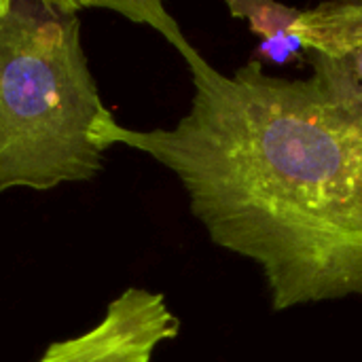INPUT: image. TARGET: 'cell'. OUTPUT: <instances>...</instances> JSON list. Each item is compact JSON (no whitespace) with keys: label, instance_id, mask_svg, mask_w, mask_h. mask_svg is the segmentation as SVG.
Listing matches in <instances>:
<instances>
[{"label":"cell","instance_id":"cell-1","mask_svg":"<svg viewBox=\"0 0 362 362\" xmlns=\"http://www.w3.org/2000/svg\"><path fill=\"white\" fill-rule=\"evenodd\" d=\"M110 8L159 30L193 81L174 127H95L102 151L136 148L182 185L208 238L252 261L276 312L362 297V123L310 78L214 68L159 2Z\"/></svg>","mask_w":362,"mask_h":362},{"label":"cell","instance_id":"cell-2","mask_svg":"<svg viewBox=\"0 0 362 362\" xmlns=\"http://www.w3.org/2000/svg\"><path fill=\"white\" fill-rule=\"evenodd\" d=\"M78 2L0 0V193L87 182L110 115L83 49Z\"/></svg>","mask_w":362,"mask_h":362},{"label":"cell","instance_id":"cell-3","mask_svg":"<svg viewBox=\"0 0 362 362\" xmlns=\"http://www.w3.org/2000/svg\"><path fill=\"white\" fill-rule=\"evenodd\" d=\"M178 333L180 320L161 293L127 288L93 329L53 341L38 362H151L155 350Z\"/></svg>","mask_w":362,"mask_h":362},{"label":"cell","instance_id":"cell-4","mask_svg":"<svg viewBox=\"0 0 362 362\" xmlns=\"http://www.w3.org/2000/svg\"><path fill=\"white\" fill-rule=\"evenodd\" d=\"M293 36L312 53H333L362 40V0L325 2L301 13Z\"/></svg>","mask_w":362,"mask_h":362},{"label":"cell","instance_id":"cell-5","mask_svg":"<svg viewBox=\"0 0 362 362\" xmlns=\"http://www.w3.org/2000/svg\"><path fill=\"white\" fill-rule=\"evenodd\" d=\"M227 8L233 17L248 19L250 30L265 42L293 36V28L303 13L299 8L269 0H229Z\"/></svg>","mask_w":362,"mask_h":362},{"label":"cell","instance_id":"cell-6","mask_svg":"<svg viewBox=\"0 0 362 362\" xmlns=\"http://www.w3.org/2000/svg\"><path fill=\"white\" fill-rule=\"evenodd\" d=\"M320 55H325L335 68H339L354 85H358L362 89V40L348 45L339 51L320 53Z\"/></svg>","mask_w":362,"mask_h":362}]
</instances>
